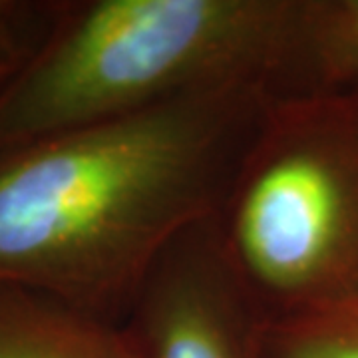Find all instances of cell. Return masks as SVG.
<instances>
[{
    "mask_svg": "<svg viewBox=\"0 0 358 358\" xmlns=\"http://www.w3.org/2000/svg\"><path fill=\"white\" fill-rule=\"evenodd\" d=\"M14 2L16 0H0V16H4V14L8 13L14 6Z\"/></svg>",
    "mask_w": 358,
    "mask_h": 358,
    "instance_id": "obj_9",
    "label": "cell"
},
{
    "mask_svg": "<svg viewBox=\"0 0 358 358\" xmlns=\"http://www.w3.org/2000/svg\"><path fill=\"white\" fill-rule=\"evenodd\" d=\"M60 10L62 2L16 0L0 16V92L48 40Z\"/></svg>",
    "mask_w": 358,
    "mask_h": 358,
    "instance_id": "obj_8",
    "label": "cell"
},
{
    "mask_svg": "<svg viewBox=\"0 0 358 358\" xmlns=\"http://www.w3.org/2000/svg\"><path fill=\"white\" fill-rule=\"evenodd\" d=\"M267 324L223 255L211 217L157 259L122 329L140 358H263Z\"/></svg>",
    "mask_w": 358,
    "mask_h": 358,
    "instance_id": "obj_4",
    "label": "cell"
},
{
    "mask_svg": "<svg viewBox=\"0 0 358 358\" xmlns=\"http://www.w3.org/2000/svg\"><path fill=\"white\" fill-rule=\"evenodd\" d=\"M213 227L268 322L358 299V102L275 98Z\"/></svg>",
    "mask_w": 358,
    "mask_h": 358,
    "instance_id": "obj_3",
    "label": "cell"
},
{
    "mask_svg": "<svg viewBox=\"0 0 358 358\" xmlns=\"http://www.w3.org/2000/svg\"><path fill=\"white\" fill-rule=\"evenodd\" d=\"M0 358H140L122 324L0 285Z\"/></svg>",
    "mask_w": 358,
    "mask_h": 358,
    "instance_id": "obj_5",
    "label": "cell"
},
{
    "mask_svg": "<svg viewBox=\"0 0 358 358\" xmlns=\"http://www.w3.org/2000/svg\"><path fill=\"white\" fill-rule=\"evenodd\" d=\"M263 358H358V299L268 322Z\"/></svg>",
    "mask_w": 358,
    "mask_h": 358,
    "instance_id": "obj_7",
    "label": "cell"
},
{
    "mask_svg": "<svg viewBox=\"0 0 358 358\" xmlns=\"http://www.w3.org/2000/svg\"><path fill=\"white\" fill-rule=\"evenodd\" d=\"M275 96L209 90L0 154V285L122 324L157 259L215 217Z\"/></svg>",
    "mask_w": 358,
    "mask_h": 358,
    "instance_id": "obj_1",
    "label": "cell"
},
{
    "mask_svg": "<svg viewBox=\"0 0 358 358\" xmlns=\"http://www.w3.org/2000/svg\"><path fill=\"white\" fill-rule=\"evenodd\" d=\"M358 102V0H296L277 100Z\"/></svg>",
    "mask_w": 358,
    "mask_h": 358,
    "instance_id": "obj_6",
    "label": "cell"
},
{
    "mask_svg": "<svg viewBox=\"0 0 358 358\" xmlns=\"http://www.w3.org/2000/svg\"><path fill=\"white\" fill-rule=\"evenodd\" d=\"M296 0L64 2L48 40L0 92V154L209 90L275 98Z\"/></svg>",
    "mask_w": 358,
    "mask_h": 358,
    "instance_id": "obj_2",
    "label": "cell"
}]
</instances>
